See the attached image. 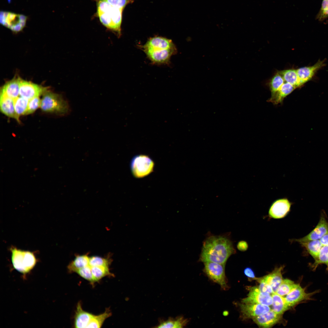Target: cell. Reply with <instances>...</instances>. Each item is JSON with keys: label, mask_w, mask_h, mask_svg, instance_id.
Masks as SVG:
<instances>
[{"label": "cell", "mask_w": 328, "mask_h": 328, "mask_svg": "<svg viewBox=\"0 0 328 328\" xmlns=\"http://www.w3.org/2000/svg\"><path fill=\"white\" fill-rule=\"evenodd\" d=\"M236 251L233 243L225 235L209 236L203 241L199 260L225 264L228 258Z\"/></svg>", "instance_id": "6da1fadb"}, {"label": "cell", "mask_w": 328, "mask_h": 328, "mask_svg": "<svg viewBox=\"0 0 328 328\" xmlns=\"http://www.w3.org/2000/svg\"><path fill=\"white\" fill-rule=\"evenodd\" d=\"M142 49L151 62L157 64H168L177 51L171 40L159 36L149 39Z\"/></svg>", "instance_id": "7a4b0ae2"}, {"label": "cell", "mask_w": 328, "mask_h": 328, "mask_svg": "<svg viewBox=\"0 0 328 328\" xmlns=\"http://www.w3.org/2000/svg\"><path fill=\"white\" fill-rule=\"evenodd\" d=\"M96 15L100 22L108 30L119 38L121 35V25L124 9L105 0H95Z\"/></svg>", "instance_id": "3957f363"}, {"label": "cell", "mask_w": 328, "mask_h": 328, "mask_svg": "<svg viewBox=\"0 0 328 328\" xmlns=\"http://www.w3.org/2000/svg\"><path fill=\"white\" fill-rule=\"evenodd\" d=\"M40 108L43 111L65 115L71 111L69 103L63 96L47 91L43 94Z\"/></svg>", "instance_id": "277c9868"}, {"label": "cell", "mask_w": 328, "mask_h": 328, "mask_svg": "<svg viewBox=\"0 0 328 328\" xmlns=\"http://www.w3.org/2000/svg\"><path fill=\"white\" fill-rule=\"evenodd\" d=\"M10 250L13 266L20 272L26 274L29 272L36 265L37 260L33 253L15 247L11 248Z\"/></svg>", "instance_id": "5b68a950"}, {"label": "cell", "mask_w": 328, "mask_h": 328, "mask_svg": "<svg viewBox=\"0 0 328 328\" xmlns=\"http://www.w3.org/2000/svg\"><path fill=\"white\" fill-rule=\"evenodd\" d=\"M130 166L134 176L140 178L149 175L153 172L154 163L148 155L140 154L135 155L132 159Z\"/></svg>", "instance_id": "8992f818"}, {"label": "cell", "mask_w": 328, "mask_h": 328, "mask_svg": "<svg viewBox=\"0 0 328 328\" xmlns=\"http://www.w3.org/2000/svg\"><path fill=\"white\" fill-rule=\"evenodd\" d=\"M0 19L1 24L12 32H17L25 26L27 17L23 15L2 11L0 12Z\"/></svg>", "instance_id": "52a82bcc"}, {"label": "cell", "mask_w": 328, "mask_h": 328, "mask_svg": "<svg viewBox=\"0 0 328 328\" xmlns=\"http://www.w3.org/2000/svg\"><path fill=\"white\" fill-rule=\"evenodd\" d=\"M203 263L204 271L208 277L223 289H227L228 287L225 273V264L211 262Z\"/></svg>", "instance_id": "ba28073f"}, {"label": "cell", "mask_w": 328, "mask_h": 328, "mask_svg": "<svg viewBox=\"0 0 328 328\" xmlns=\"http://www.w3.org/2000/svg\"><path fill=\"white\" fill-rule=\"evenodd\" d=\"M48 88L23 80L21 78L19 84V96L28 100L43 94Z\"/></svg>", "instance_id": "9c48e42d"}, {"label": "cell", "mask_w": 328, "mask_h": 328, "mask_svg": "<svg viewBox=\"0 0 328 328\" xmlns=\"http://www.w3.org/2000/svg\"><path fill=\"white\" fill-rule=\"evenodd\" d=\"M249 293L246 298L243 299L242 303H255L271 306L272 303V295L262 292L257 286L248 287Z\"/></svg>", "instance_id": "30bf717a"}, {"label": "cell", "mask_w": 328, "mask_h": 328, "mask_svg": "<svg viewBox=\"0 0 328 328\" xmlns=\"http://www.w3.org/2000/svg\"><path fill=\"white\" fill-rule=\"evenodd\" d=\"M292 203L286 198L276 200L269 209V216L275 219H281L286 217L290 211Z\"/></svg>", "instance_id": "8fae6325"}, {"label": "cell", "mask_w": 328, "mask_h": 328, "mask_svg": "<svg viewBox=\"0 0 328 328\" xmlns=\"http://www.w3.org/2000/svg\"><path fill=\"white\" fill-rule=\"evenodd\" d=\"M317 291L307 293L305 289L299 284H296L294 287L285 297L288 305L291 307L299 302L311 299V297Z\"/></svg>", "instance_id": "7c38bea8"}, {"label": "cell", "mask_w": 328, "mask_h": 328, "mask_svg": "<svg viewBox=\"0 0 328 328\" xmlns=\"http://www.w3.org/2000/svg\"><path fill=\"white\" fill-rule=\"evenodd\" d=\"M239 306L244 319H253L270 310L269 306L261 304L242 303Z\"/></svg>", "instance_id": "4fadbf2b"}, {"label": "cell", "mask_w": 328, "mask_h": 328, "mask_svg": "<svg viewBox=\"0 0 328 328\" xmlns=\"http://www.w3.org/2000/svg\"><path fill=\"white\" fill-rule=\"evenodd\" d=\"M328 233V223L323 215H322L316 227L308 234L301 238L292 239V241L299 242L319 240Z\"/></svg>", "instance_id": "5bb4252c"}, {"label": "cell", "mask_w": 328, "mask_h": 328, "mask_svg": "<svg viewBox=\"0 0 328 328\" xmlns=\"http://www.w3.org/2000/svg\"><path fill=\"white\" fill-rule=\"evenodd\" d=\"M282 314L277 313L271 309L252 319L258 326L264 328L272 326L278 322L282 318Z\"/></svg>", "instance_id": "9a60e30c"}, {"label": "cell", "mask_w": 328, "mask_h": 328, "mask_svg": "<svg viewBox=\"0 0 328 328\" xmlns=\"http://www.w3.org/2000/svg\"><path fill=\"white\" fill-rule=\"evenodd\" d=\"M93 314L84 310L81 302L77 305L74 318V326L75 328H87L94 316Z\"/></svg>", "instance_id": "2e32d148"}, {"label": "cell", "mask_w": 328, "mask_h": 328, "mask_svg": "<svg viewBox=\"0 0 328 328\" xmlns=\"http://www.w3.org/2000/svg\"><path fill=\"white\" fill-rule=\"evenodd\" d=\"M324 65L323 61H319L313 66L302 67L296 70L301 86L310 80L316 72Z\"/></svg>", "instance_id": "e0dca14e"}, {"label": "cell", "mask_w": 328, "mask_h": 328, "mask_svg": "<svg viewBox=\"0 0 328 328\" xmlns=\"http://www.w3.org/2000/svg\"><path fill=\"white\" fill-rule=\"evenodd\" d=\"M0 111L3 114L20 122L19 117L17 115L15 110L13 99L0 93Z\"/></svg>", "instance_id": "ac0fdd59"}, {"label": "cell", "mask_w": 328, "mask_h": 328, "mask_svg": "<svg viewBox=\"0 0 328 328\" xmlns=\"http://www.w3.org/2000/svg\"><path fill=\"white\" fill-rule=\"evenodd\" d=\"M20 79V77L17 76L7 82L1 88L0 93L13 99L18 97Z\"/></svg>", "instance_id": "d6986e66"}, {"label": "cell", "mask_w": 328, "mask_h": 328, "mask_svg": "<svg viewBox=\"0 0 328 328\" xmlns=\"http://www.w3.org/2000/svg\"><path fill=\"white\" fill-rule=\"evenodd\" d=\"M284 266L276 268L270 273L263 278L272 287L274 293L276 292L282 280V272Z\"/></svg>", "instance_id": "ffe728a7"}, {"label": "cell", "mask_w": 328, "mask_h": 328, "mask_svg": "<svg viewBox=\"0 0 328 328\" xmlns=\"http://www.w3.org/2000/svg\"><path fill=\"white\" fill-rule=\"evenodd\" d=\"M296 88L292 84L284 80V83L278 91L274 95L271 97L269 100V101L275 104L281 102L284 98L290 94Z\"/></svg>", "instance_id": "44dd1931"}, {"label": "cell", "mask_w": 328, "mask_h": 328, "mask_svg": "<svg viewBox=\"0 0 328 328\" xmlns=\"http://www.w3.org/2000/svg\"><path fill=\"white\" fill-rule=\"evenodd\" d=\"M272 303L271 309L276 313L282 314L290 308L287 303L285 297L274 293L272 295Z\"/></svg>", "instance_id": "7402d4cb"}, {"label": "cell", "mask_w": 328, "mask_h": 328, "mask_svg": "<svg viewBox=\"0 0 328 328\" xmlns=\"http://www.w3.org/2000/svg\"><path fill=\"white\" fill-rule=\"evenodd\" d=\"M90 257L87 254L76 256L73 260L68 266L69 272L76 273L79 269L89 265Z\"/></svg>", "instance_id": "603a6c76"}, {"label": "cell", "mask_w": 328, "mask_h": 328, "mask_svg": "<svg viewBox=\"0 0 328 328\" xmlns=\"http://www.w3.org/2000/svg\"><path fill=\"white\" fill-rule=\"evenodd\" d=\"M299 243L306 248L315 261L317 260L323 246L319 240L302 241Z\"/></svg>", "instance_id": "cb8c5ba5"}, {"label": "cell", "mask_w": 328, "mask_h": 328, "mask_svg": "<svg viewBox=\"0 0 328 328\" xmlns=\"http://www.w3.org/2000/svg\"><path fill=\"white\" fill-rule=\"evenodd\" d=\"M159 323L156 327L157 328H182L185 326L187 323L186 319L182 317H177L175 318L169 317L166 320H160Z\"/></svg>", "instance_id": "d4e9b609"}, {"label": "cell", "mask_w": 328, "mask_h": 328, "mask_svg": "<svg viewBox=\"0 0 328 328\" xmlns=\"http://www.w3.org/2000/svg\"><path fill=\"white\" fill-rule=\"evenodd\" d=\"M111 312L109 308L106 309L105 311L97 315H94L87 328H100L104 321L111 316Z\"/></svg>", "instance_id": "484cf974"}, {"label": "cell", "mask_w": 328, "mask_h": 328, "mask_svg": "<svg viewBox=\"0 0 328 328\" xmlns=\"http://www.w3.org/2000/svg\"><path fill=\"white\" fill-rule=\"evenodd\" d=\"M279 72L286 82L290 83L296 88L301 86L296 70L288 69Z\"/></svg>", "instance_id": "4316f807"}, {"label": "cell", "mask_w": 328, "mask_h": 328, "mask_svg": "<svg viewBox=\"0 0 328 328\" xmlns=\"http://www.w3.org/2000/svg\"><path fill=\"white\" fill-rule=\"evenodd\" d=\"M91 267L93 276L97 282L107 276H114V274L110 272L109 267L95 266Z\"/></svg>", "instance_id": "83f0119b"}, {"label": "cell", "mask_w": 328, "mask_h": 328, "mask_svg": "<svg viewBox=\"0 0 328 328\" xmlns=\"http://www.w3.org/2000/svg\"><path fill=\"white\" fill-rule=\"evenodd\" d=\"M29 100L19 96L14 99L15 110L17 115L20 116L26 115Z\"/></svg>", "instance_id": "f1b7e54d"}, {"label": "cell", "mask_w": 328, "mask_h": 328, "mask_svg": "<svg viewBox=\"0 0 328 328\" xmlns=\"http://www.w3.org/2000/svg\"><path fill=\"white\" fill-rule=\"evenodd\" d=\"M323 264L326 265L328 271V245L323 246L317 259L315 261L311 267L314 270L319 265Z\"/></svg>", "instance_id": "f546056e"}, {"label": "cell", "mask_w": 328, "mask_h": 328, "mask_svg": "<svg viewBox=\"0 0 328 328\" xmlns=\"http://www.w3.org/2000/svg\"><path fill=\"white\" fill-rule=\"evenodd\" d=\"M296 285V284L293 281L290 279H283L275 293L280 296H284L287 295L294 287Z\"/></svg>", "instance_id": "4dcf8cb0"}, {"label": "cell", "mask_w": 328, "mask_h": 328, "mask_svg": "<svg viewBox=\"0 0 328 328\" xmlns=\"http://www.w3.org/2000/svg\"><path fill=\"white\" fill-rule=\"evenodd\" d=\"M284 82V80L279 72L276 73L273 77L270 83L271 97L274 95L278 91Z\"/></svg>", "instance_id": "1f68e13d"}, {"label": "cell", "mask_w": 328, "mask_h": 328, "mask_svg": "<svg viewBox=\"0 0 328 328\" xmlns=\"http://www.w3.org/2000/svg\"><path fill=\"white\" fill-rule=\"evenodd\" d=\"M76 273L89 282L92 285L97 282L93 276L91 267L89 265L79 269Z\"/></svg>", "instance_id": "d6a6232c"}, {"label": "cell", "mask_w": 328, "mask_h": 328, "mask_svg": "<svg viewBox=\"0 0 328 328\" xmlns=\"http://www.w3.org/2000/svg\"><path fill=\"white\" fill-rule=\"evenodd\" d=\"M111 262V260L109 258H105L95 256L90 257L89 265L91 267L95 266L109 267Z\"/></svg>", "instance_id": "836d02e7"}, {"label": "cell", "mask_w": 328, "mask_h": 328, "mask_svg": "<svg viewBox=\"0 0 328 328\" xmlns=\"http://www.w3.org/2000/svg\"><path fill=\"white\" fill-rule=\"evenodd\" d=\"M328 18V0H323L321 7L316 17V19L323 21Z\"/></svg>", "instance_id": "e575fe53"}, {"label": "cell", "mask_w": 328, "mask_h": 328, "mask_svg": "<svg viewBox=\"0 0 328 328\" xmlns=\"http://www.w3.org/2000/svg\"><path fill=\"white\" fill-rule=\"evenodd\" d=\"M41 100L39 97H36L29 100L26 115L30 114L34 112L40 107Z\"/></svg>", "instance_id": "d590c367"}, {"label": "cell", "mask_w": 328, "mask_h": 328, "mask_svg": "<svg viewBox=\"0 0 328 328\" xmlns=\"http://www.w3.org/2000/svg\"><path fill=\"white\" fill-rule=\"evenodd\" d=\"M257 281L259 283V285L257 287L261 292L271 295L274 293L271 286L264 280L263 277L259 278Z\"/></svg>", "instance_id": "8d00e7d4"}, {"label": "cell", "mask_w": 328, "mask_h": 328, "mask_svg": "<svg viewBox=\"0 0 328 328\" xmlns=\"http://www.w3.org/2000/svg\"><path fill=\"white\" fill-rule=\"evenodd\" d=\"M108 2L118 5L124 9L128 4L132 2V0H105Z\"/></svg>", "instance_id": "74e56055"}, {"label": "cell", "mask_w": 328, "mask_h": 328, "mask_svg": "<svg viewBox=\"0 0 328 328\" xmlns=\"http://www.w3.org/2000/svg\"><path fill=\"white\" fill-rule=\"evenodd\" d=\"M244 273L245 275L250 280H257L259 278L255 277L254 272L250 268L247 267L245 268L244 270Z\"/></svg>", "instance_id": "f35d334b"}, {"label": "cell", "mask_w": 328, "mask_h": 328, "mask_svg": "<svg viewBox=\"0 0 328 328\" xmlns=\"http://www.w3.org/2000/svg\"><path fill=\"white\" fill-rule=\"evenodd\" d=\"M237 247L239 250L241 251H244L248 249V244L246 241H241L237 243Z\"/></svg>", "instance_id": "ab89813d"}, {"label": "cell", "mask_w": 328, "mask_h": 328, "mask_svg": "<svg viewBox=\"0 0 328 328\" xmlns=\"http://www.w3.org/2000/svg\"><path fill=\"white\" fill-rule=\"evenodd\" d=\"M319 240L323 245H328V233L323 236Z\"/></svg>", "instance_id": "60d3db41"}]
</instances>
